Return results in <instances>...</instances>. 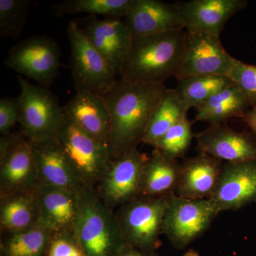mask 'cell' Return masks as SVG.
I'll list each match as a JSON object with an SVG mask.
<instances>
[{
    "mask_svg": "<svg viewBox=\"0 0 256 256\" xmlns=\"http://www.w3.org/2000/svg\"><path fill=\"white\" fill-rule=\"evenodd\" d=\"M74 232L86 256H118L128 245L117 216L94 188L78 194Z\"/></svg>",
    "mask_w": 256,
    "mask_h": 256,
    "instance_id": "3957f363",
    "label": "cell"
},
{
    "mask_svg": "<svg viewBox=\"0 0 256 256\" xmlns=\"http://www.w3.org/2000/svg\"><path fill=\"white\" fill-rule=\"evenodd\" d=\"M248 102L238 88L233 84L212 96L196 108L194 121L222 124L234 118L245 116Z\"/></svg>",
    "mask_w": 256,
    "mask_h": 256,
    "instance_id": "cb8c5ba5",
    "label": "cell"
},
{
    "mask_svg": "<svg viewBox=\"0 0 256 256\" xmlns=\"http://www.w3.org/2000/svg\"><path fill=\"white\" fill-rule=\"evenodd\" d=\"M166 90L164 84L132 82L119 78L102 96L110 116L109 149L112 160L138 149Z\"/></svg>",
    "mask_w": 256,
    "mask_h": 256,
    "instance_id": "6da1fadb",
    "label": "cell"
},
{
    "mask_svg": "<svg viewBox=\"0 0 256 256\" xmlns=\"http://www.w3.org/2000/svg\"><path fill=\"white\" fill-rule=\"evenodd\" d=\"M36 194L40 222L53 233L74 230L78 194L43 184L36 186Z\"/></svg>",
    "mask_w": 256,
    "mask_h": 256,
    "instance_id": "44dd1931",
    "label": "cell"
},
{
    "mask_svg": "<svg viewBox=\"0 0 256 256\" xmlns=\"http://www.w3.org/2000/svg\"><path fill=\"white\" fill-rule=\"evenodd\" d=\"M233 84L229 77L224 76H195L178 79L174 90L190 110L192 108L196 109L212 96Z\"/></svg>",
    "mask_w": 256,
    "mask_h": 256,
    "instance_id": "d4e9b609",
    "label": "cell"
},
{
    "mask_svg": "<svg viewBox=\"0 0 256 256\" xmlns=\"http://www.w3.org/2000/svg\"><path fill=\"white\" fill-rule=\"evenodd\" d=\"M244 120L250 128L256 137V106L252 110L248 111L244 118Z\"/></svg>",
    "mask_w": 256,
    "mask_h": 256,
    "instance_id": "e575fe53",
    "label": "cell"
},
{
    "mask_svg": "<svg viewBox=\"0 0 256 256\" xmlns=\"http://www.w3.org/2000/svg\"><path fill=\"white\" fill-rule=\"evenodd\" d=\"M148 158L138 149L112 161L98 184L99 195L108 206L124 205L140 196L143 170Z\"/></svg>",
    "mask_w": 256,
    "mask_h": 256,
    "instance_id": "8fae6325",
    "label": "cell"
},
{
    "mask_svg": "<svg viewBox=\"0 0 256 256\" xmlns=\"http://www.w3.org/2000/svg\"><path fill=\"white\" fill-rule=\"evenodd\" d=\"M44 256H86L74 230L54 232L50 236Z\"/></svg>",
    "mask_w": 256,
    "mask_h": 256,
    "instance_id": "1f68e13d",
    "label": "cell"
},
{
    "mask_svg": "<svg viewBox=\"0 0 256 256\" xmlns=\"http://www.w3.org/2000/svg\"><path fill=\"white\" fill-rule=\"evenodd\" d=\"M124 21L134 36L183 28L176 4L159 0H134Z\"/></svg>",
    "mask_w": 256,
    "mask_h": 256,
    "instance_id": "ffe728a7",
    "label": "cell"
},
{
    "mask_svg": "<svg viewBox=\"0 0 256 256\" xmlns=\"http://www.w3.org/2000/svg\"><path fill=\"white\" fill-rule=\"evenodd\" d=\"M210 200L220 212L238 210L256 202V161L226 162Z\"/></svg>",
    "mask_w": 256,
    "mask_h": 256,
    "instance_id": "2e32d148",
    "label": "cell"
},
{
    "mask_svg": "<svg viewBox=\"0 0 256 256\" xmlns=\"http://www.w3.org/2000/svg\"><path fill=\"white\" fill-rule=\"evenodd\" d=\"M134 2V0H65L54 4L52 10L54 15L58 18L85 13L122 20L127 16Z\"/></svg>",
    "mask_w": 256,
    "mask_h": 256,
    "instance_id": "4316f807",
    "label": "cell"
},
{
    "mask_svg": "<svg viewBox=\"0 0 256 256\" xmlns=\"http://www.w3.org/2000/svg\"><path fill=\"white\" fill-rule=\"evenodd\" d=\"M74 20L92 46L104 56L119 76L121 66L134 37L127 24L120 18L100 20L94 15Z\"/></svg>",
    "mask_w": 256,
    "mask_h": 256,
    "instance_id": "7c38bea8",
    "label": "cell"
},
{
    "mask_svg": "<svg viewBox=\"0 0 256 256\" xmlns=\"http://www.w3.org/2000/svg\"><path fill=\"white\" fill-rule=\"evenodd\" d=\"M236 60L224 48L220 36L196 30H186L175 78L202 75L228 76Z\"/></svg>",
    "mask_w": 256,
    "mask_h": 256,
    "instance_id": "9c48e42d",
    "label": "cell"
},
{
    "mask_svg": "<svg viewBox=\"0 0 256 256\" xmlns=\"http://www.w3.org/2000/svg\"><path fill=\"white\" fill-rule=\"evenodd\" d=\"M56 138L86 186L94 188L98 185L114 161L108 146L89 136L66 114Z\"/></svg>",
    "mask_w": 256,
    "mask_h": 256,
    "instance_id": "5b68a950",
    "label": "cell"
},
{
    "mask_svg": "<svg viewBox=\"0 0 256 256\" xmlns=\"http://www.w3.org/2000/svg\"><path fill=\"white\" fill-rule=\"evenodd\" d=\"M30 142L36 162L38 184L62 188L76 194L88 188L76 172L57 138Z\"/></svg>",
    "mask_w": 256,
    "mask_h": 256,
    "instance_id": "5bb4252c",
    "label": "cell"
},
{
    "mask_svg": "<svg viewBox=\"0 0 256 256\" xmlns=\"http://www.w3.org/2000/svg\"><path fill=\"white\" fill-rule=\"evenodd\" d=\"M198 152L226 162L256 161V142L246 133L210 124L194 136Z\"/></svg>",
    "mask_w": 256,
    "mask_h": 256,
    "instance_id": "e0dca14e",
    "label": "cell"
},
{
    "mask_svg": "<svg viewBox=\"0 0 256 256\" xmlns=\"http://www.w3.org/2000/svg\"><path fill=\"white\" fill-rule=\"evenodd\" d=\"M52 233L38 220L26 230L11 234L2 244V256H44Z\"/></svg>",
    "mask_w": 256,
    "mask_h": 256,
    "instance_id": "83f0119b",
    "label": "cell"
},
{
    "mask_svg": "<svg viewBox=\"0 0 256 256\" xmlns=\"http://www.w3.org/2000/svg\"><path fill=\"white\" fill-rule=\"evenodd\" d=\"M20 120V98H3L0 100V133L2 136L10 132V130Z\"/></svg>",
    "mask_w": 256,
    "mask_h": 256,
    "instance_id": "d6a6232c",
    "label": "cell"
},
{
    "mask_svg": "<svg viewBox=\"0 0 256 256\" xmlns=\"http://www.w3.org/2000/svg\"><path fill=\"white\" fill-rule=\"evenodd\" d=\"M1 197L31 191L38 186V172L31 142L16 133L6 150L0 152Z\"/></svg>",
    "mask_w": 256,
    "mask_h": 256,
    "instance_id": "4fadbf2b",
    "label": "cell"
},
{
    "mask_svg": "<svg viewBox=\"0 0 256 256\" xmlns=\"http://www.w3.org/2000/svg\"><path fill=\"white\" fill-rule=\"evenodd\" d=\"M192 122L188 116L175 124L164 134L156 149L178 160L186 154L193 139Z\"/></svg>",
    "mask_w": 256,
    "mask_h": 256,
    "instance_id": "f546056e",
    "label": "cell"
},
{
    "mask_svg": "<svg viewBox=\"0 0 256 256\" xmlns=\"http://www.w3.org/2000/svg\"><path fill=\"white\" fill-rule=\"evenodd\" d=\"M64 110L82 130L109 148L110 116L102 96L88 90L77 92Z\"/></svg>",
    "mask_w": 256,
    "mask_h": 256,
    "instance_id": "d6986e66",
    "label": "cell"
},
{
    "mask_svg": "<svg viewBox=\"0 0 256 256\" xmlns=\"http://www.w3.org/2000/svg\"><path fill=\"white\" fill-rule=\"evenodd\" d=\"M31 0H0V36L18 38L26 24Z\"/></svg>",
    "mask_w": 256,
    "mask_h": 256,
    "instance_id": "f1b7e54d",
    "label": "cell"
},
{
    "mask_svg": "<svg viewBox=\"0 0 256 256\" xmlns=\"http://www.w3.org/2000/svg\"><path fill=\"white\" fill-rule=\"evenodd\" d=\"M220 210L208 200L170 197L165 212L163 234L176 250H183L208 230Z\"/></svg>",
    "mask_w": 256,
    "mask_h": 256,
    "instance_id": "ba28073f",
    "label": "cell"
},
{
    "mask_svg": "<svg viewBox=\"0 0 256 256\" xmlns=\"http://www.w3.org/2000/svg\"><path fill=\"white\" fill-rule=\"evenodd\" d=\"M20 86V120L24 137L30 141L56 138L65 114L58 99L46 87L18 76Z\"/></svg>",
    "mask_w": 256,
    "mask_h": 256,
    "instance_id": "277c9868",
    "label": "cell"
},
{
    "mask_svg": "<svg viewBox=\"0 0 256 256\" xmlns=\"http://www.w3.org/2000/svg\"><path fill=\"white\" fill-rule=\"evenodd\" d=\"M183 28L220 36L226 24L247 6L246 0H190L176 3Z\"/></svg>",
    "mask_w": 256,
    "mask_h": 256,
    "instance_id": "9a60e30c",
    "label": "cell"
},
{
    "mask_svg": "<svg viewBox=\"0 0 256 256\" xmlns=\"http://www.w3.org/2000/svg\"><path fill=\"white\" fill-rule=\"evenodd\" d=\"M118 256H158L154 252L150 254L136 248L128 245L124 248V250L121 252Z\"/></svg>",
    "mask_w": 256,
    "mask_h": 256,
    "instance_id": "836d02e7",
    "label": "cell"
},
{
    "mask_svg": "<svg viewBox=\"0 0 256 256\" xmlns=\"http://www.w3.org/2000/svg\"><path fill=\"white\" fill-rule=\"evenodd\" d=\"M188 111L174 89H168L159 107L153 114L142 142L156 148L170 128L188 116Z\"/></svg>",
    "mask_w": 256,
    "mask_h": 256,
    "instance_id": "484cf974",
    "label": "cell"
},
{
    "mask_svg": "<svg viewBox=\"0 0 256 256\" xmlns=\"http://www.w3.org/2000/svg\"><path fill=\"white\" fill-rule=\"evenodd\" d=\"M40 220L36 188L2 197L0 223L2 230L10 234L22 232Z\"/></svg>",
    "mask_w": 256,
    "mask_h": 256,
    "instance_id": "603a6c76",
    "label": "cell"
},
{
    "mask_svg": "<svg viewBox=\"0 0 256 256\" xmlns=\"http://www.w3.org/2000/svg\"><path fill=\"white\" fill-rule=\"evenodd\" d=\"M205 153H198L181 164L175 194L188 200L212 198L218 186L223 164Z\"/></svg>",
    "mask_w": 256,
    "mask_h": 256,
    "instance_id": "ac0fdd59",
    "label": "cell"
},
{
    "mask_svg": "<svg viewBox=\"0 0 256 256\" xmlns=\"http://www.w3.org/2000/svg\"><path fill=\"white\" fill-rule=\"evenodd\" d=\"M181 164L156 149L143 170L140 196H165L176 194Z\"/></svg>",
    "mask_w": 256,
    "mask_h": 256,
    "instance_id": "7402d4cb",
    "label": "cell"
},
{
    "mask_svg": "<svg viewBox=\"0 0 256 256\" xmlns=\"http://www.w3.org/2000/svg\"><path fill=\"white\" fill-rule=\"evenodd\" d=\"M171 196H139L122 205L117 218L128 245L150 254L156 252Z\"/></svg>",
    "mask_w": 256,
    "mask_h": 256,
    "instance_id": "8992f818",
    "label": "cell"
},
{
    "mask_svg": "<svg viewBox=\"0 0 256 256\" xmlns=\"http://www.w3.org/2000/svg\"><path fill=\"white\" fill-rule=\"evenodd\" d=\"M183 28L133 37L121 66L120 78L126 82L164 84L175 77L182 54Z\"/></svg>",
    "mask_w": 256,
    "mask_h": 256,
    "instance_id": "7a4b0ae2",
    "label": "cell"
},
{
    "mask_svg": "<svg viewBox=\"0 0 256 256\" xmlns=\"http://www.w3.org/2000/svg\"><path fill=\"white\" fill-rule=\"evenodd\" d=\"M228 77L238 88L248 106H256V66L237 60Z\"/></svg>",
    "mask_w": 256,
    "mask_h": 256,
    "instance_id": "4dcf8cb0",
    "label": "cell"
},
{
    "mask_svg": "<svg viewBox=\"0 0 256 256\" xmlns=\"http://www.w3.org/2000/svg\"><path fill=\"white\" fill-rule=\"evenodd\" d=\"M60 57V46L53 38L35 36L25 38L13 47L4 64L45 87L56 77Z\"/></svg>",
    "mask_w": 256,
    "mask_h": 256,
    "instance_id": "30bf717a",
    "label": "cell"
},
{
    "mask_svg": "<svg viewBox=\"0 0 256 256\" xmlns=\"http://www.w3.org/2000/svg\"><path fill=\"white\" fill-rule=\"evenodd\" d=\"M70 67L76 92L88 90L104 96L117 82V74L73 20L68 24Z\"/></svg>",
    "mask_w": 256,
    "mask_h": 256,
    "instance_id": "52a82bcc",
    "label": "cell"
}]
</instances>
